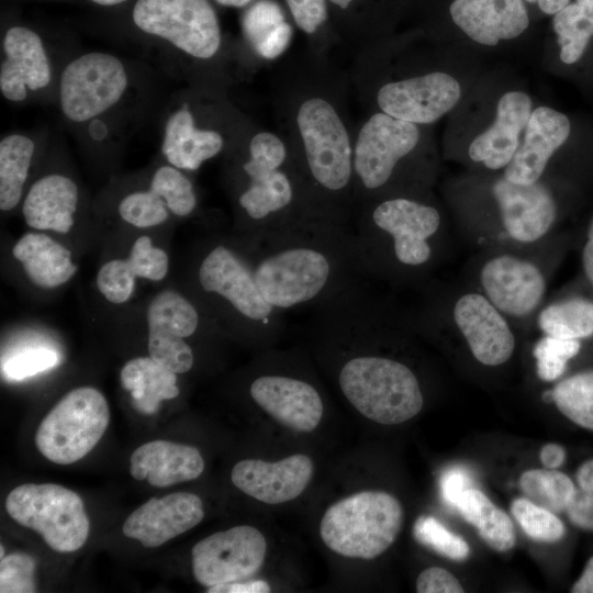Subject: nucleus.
Instances as JSON below:
<instances>
[{"label": "nucleus", "mask_w": 593, "mask_h": 593, "mask_svg": "<svg viewBox=\"0 0 593 593\" xmlns=\"http://www.w3.org/2000/svg\"><path fill=\"white\" fill-rule=\"evenodd\" d=\"M361 281L314 309L313 335L346 349L337 369L345 399L365 417L383 425L404 423L423 409L424 394L415 371L403 360L374 349L367 289ZM342 350V349H340Z\"/></svg>", "instance_id": "f257e3e1"}, {"label": "nucleus", "mask_w": 593, "mask_h": 593, "mask_svg": "<svg viewBox=\"0 0 593 593\" xmlns=\"http://www.w3.org/2000/svg\"><path fill=\"white\" fill-rule=\"evenodd\" d=\"M247 243L258 287L282 313L315 309L367 279L351 228L327 220L303 217Z\"/></svg>", "instance_id": "f03ea898"}, {"label": "nucleus", "mask_w": 593, "mask_h": 593, "mask_svg": "<svg viewBox=\"0 0 593 593\" xmlns=\"http://www.w3.org/2000/svg\"><path fill=\"white\" fill-rule=\"evenodd\" d=\"M350 228L362 276L398 288L432 281L450 244L440 210L410 194L363 202Z\"/></svg>", "instance_id": "7ed1b4c3"}, {"label": "nucleus", "mask_w": 593, "mask_h": 593, "mask_svg": "<svg viewBox=\"0 0 593 593\" xmlns=\"http://www.w3.org/2000/svg\"><path fill=\"white\" fill-rule=\"evenodd\" d=\"M304 163L300 172L310 214L349 225V195L354 192V149L334 107L322 98L304 101L296 115Z\"/></svg>", "instance_id": "20e7f679"}, {"label": "nucleus", "mask_w": 593, "mask_h": 593, "mask_svg": "<svg viewBox=\"0 0 593 593\" xmlns=\"http://www.w3.org/2000/svg\"><path fill=\"white\" fill-rule=\"evenodd\" d=\"M195 283L224 325L260 343H270L280 334L284 325L282 312L262 295L245 238L215 242L204 249L197 265Z\"/></svg>", "instance_id": "39448f33"}, {"label": "nucleus", "mask_w": 593, "mask_h": 593, "mask_svg": "<svg viewBox=\"0 0 593 593\" xmlns=\"http://www.w3.org/2000/svg\"><path fill=\"white\" fill-rule=\"evenodd\" d=\"M423 300L411 311L419 332L450 329L482 366L500 367L517 347L515 326L480 291L465 287L443 288L429 281L421 289Z\"/></svg>", "instance_id": "423d86ee"}, {"label": "nucleus", "mask_w": 593, "mask_h": 593, "mask_svg": "<svg viewBox=\"0 0 593 593\" xmlns=\"http://www.w3.org/2000/svg\"><path fill=\"white\" fill-rule=\"evenodd\" d=\"M568 236L537 250L480 249L467 283L480 291L510 322L530 325L546 302L549 278L561 260Z\"/></svg>", "instance_id": "0eeeda50"}, {"label": "nucleus", "mask_w": 593, "mask_h": 593, "mask_svg": "<svg viewBox=\"0 0 593 593\" xmlns=\"http://www.w3.org/2000/svg\"><path fill=\"white\" fill-rule=\"evenodd\" d=\"M490 191L494 214L462 233L479 249L537 250L563 237L555 233L559 208L544 181L521 184L502 175L491 183Z\"/></svg>", "instance_id": "6e6552de"}, {"label": "nucleus", "mask_w": 593, "mask_h": 593, "mask_svg": "<svg viewBox=\"0 0 593 593\" xmlns=\"http://www.w3.org/2000/svg\"><path fill=\"white\" fill-rule=\"evenodd\" d=\"M402 525L403 507L396 497L383 491H361L326 510L320 535L340 556L371 560L391 547Z\"/></svg>", "instance_id": "1a4fd4ad"}, {"label": "nucleus", "mask_w": 593, "mask_h": 593, "mask_svg": "<svg viewBox=\"0 0 593 593\" xmlns=\"http://www.w3.org/2000/svg\"><path fill=\"white\" fill-rule=\"evenodd\" d=\"M5 510L13 521L37 532L57 552L78 550L89 536L90 522L81 497L59 484H21L8 494Z\"/></svg>", "instance_id": "9d476101"}, {"label": "nucleus", "mask_w": 593, "mask_h": 593, "mask_svg": "<svg viewBox=\"0 0 593 593\" xmlns=\"http://www.w3.org/2000/svg\"><path fill=\"white\" fill-rule=\"evenodd\" d=\"M110 410L104 395L92 387L66 393L38 425V451L57 465H70L87 456L108 428Z\"/></svg>", "instance_id": "9b49d317"}, {"label": "nucleus", "mask_w": 593, "mask_h": 593, "mask_svg": "<svg viewBox=\"0 0 593 593\" xmlns=\"http://www.w3.org/2000/svg\"><path fill=\"white\" fill-rule=\"evenodd\" d=\"M416 124L374 113L361 127L354 147V192L367 202L388 197L398 167L417 146Z\"/></svg>", "instance_id": "f8f14e48"}, {"label": "nucleus", "mask_w": 593, "mask_h": 593, "mask_svg": "<svg viewBox=\"0 0 593 593\" xmlns=\"http://www.w3.org/2000/svg\"><path fill=\"white\" fill-rule=\"evenodd\" d=\"M130 74L118 56L105 52L81 54L63 68L58 101L63 115L75 124L91 122L114 109L125 97Z\"/></svg>", "instance_id": "ddd939ff"}, {"label": "nucleus", "mask_w": 593, "mask_h": 593, "mask_svg": "<svg viewBox=\"0 0 593 593\" xmlns=\"http://www.w3.org/2000/svg\"><path fill=\"white\" fill-rule=\"evenodd\" d=\"M134 24L197 59L214 57L222 43L216 13L209 0H137Z\"/></svg>", "instance_id": "4468645a"}, {"label": "nucleus", "mask_w": 593, "mask_h": 593, "mask_svg": "<svg viewBox=\"0 0 593 593\" xmlns=\"http://www.w3.org/2000/svg\"><path fill=\"white\" fill-rule=\"evenodd\" d=\"M266 552V538L257 528L231 527L193 546V575L205 588L247 580L260 570Z\"/></svg>", "instance_id": "2eb2a0df"}, {"label": "nucleus", "mask_w": 593, "mask_h": 593, "mask_svg": "<svg viewBox=\"0 0 593 593\" xmlns=\"http://www.w3.org/2000/svg\"><path fill=\"white\" fill-rule=\"evenodd\" d=\"M149 356L177 374L191 370L194 355L186 342L198 333L201 314L183 294L164 290L150 301L146 312Z\"/></svg>", "instance_id": "dca6fc26"}, {"label": "nucleus", "mask_w": 593, "mask_h": 593, "mask_svg": "<svg viewBox=\"0 0 593 593\" xmlns=\"http://www.w3.org/2000/svg\"><path fill=\"white\" fill-rule=\"evenodd\" d=\"M461 88L449 74L435 71L383 85L377 94L382 112L413 123L429 124L459 101Z\"/></svg>", "instance_id": "f3484780"}, {"label": "nucleus", "mask_w": 593, "mask_h": 593, "mask_svg": "<svg viewBox=\"0 0 593 593\" xmlns=\"http://www.w3.org/2000/svg\"><path fill=\"white\" fill-rule=\"evenodd\" d=\"M251 400L281 425L301 433L320 424L324 404L317 388L304 378L268 372L249 385Z\"/></svg>", "instance_id": "a211bd4d"}, {"label": "nucleus", "mask_w": 593, "mask_h": 593, "mask_svg": "<svg viewBox=\"0 0 593 593\" xmlns=\"http://www.w3.org/2000/svg\"><path fill=\"white\" fill-rule=\"evenodd\" d=\"M0 91L11 102H23L31 92L46 89L53 79L52 64L42 37L22 25L10 27L2 40Z\"/></svg>", "instance_id": "6ab92c4d"}, {"label": "nucleus", "mask_w": 593, "mask_h": 593, "mask_svg": "<svg viewBox=\"0 0 593 593\" xmlns=\"http://www.w3.org/2000/svg\"><path fill=\"white\" fill-rule=\"evenodd\" d=\"M204 517L201 499L190 492L153 497L133 511L123 534L146 548H156L197 526Z\"/></svg>", "instance_id": "aec40b11"}, {"label": "nucleus", "mask_w": 593, "mask_h": 593, "mask_svg": "<svg viewBox=\"0 0 593 593\" xmlns=\"http://www.w3.org/2000/svg\"><path fill=\"white\" fill-rule=\"evenodd\" d=\"M313 461L298 454L270 462L244 459L234 465L233 484L245 494L267 504H280L298 497L310 483Z\"/></svg>", "instance_id": "412c9836"}, {"label": "nucleus", "mask_w": 593, "mask_h": 593, "mask_svg": "<svg viewBox=\"0 0 593 593\" xmlns=\"http://www.w3.org/2000/svg\"><path fill=\"white\" fill-rule=\"evenodd\" d=\"M571 124L568 116L549 107H538L530 113L524 136L503 176L516 183L541 180L553 154L566 143Z\"/></svg>", "instance_id": "4be33fe9"}, {"label": "nucleus", "mask_w": 593, "mask_h": 593, "mask_svg": "<svg viewBox=\"0 0 593 593\" xmlns=\"http://www.w3.org/2000/svg\"><path fill=\"white\" fill-rule=\"evenodd\" d=\"M533 102L523 91H508L497 102L491 126L469 145L468 156L486 169H505L511 163L532 113Z\"/></svg>", "instance_id": "5701e85b"}, {"label": "nucleus", "mask_w": 593, "mask_h": 593, "mask_svg": "<svg viewBox=\"0 0 593 593\" xmlns=\"http://www.w3.org/2000/svg\"><path fill=\"white\" fill-rule=\"evenodd\" d=\"M449 11L454 23L484 46L516 38L529 24L523 0H454Z\"/></svg>", "instance_id": "b1692460"}, {"label": "nucleus", "mask_w": 593, "mask_h": 593, "mask_svg": "<svg viewBox=\"0 0 593 593\" xmlns=\"http://www.w3.org/2000/svg\"><path fill=\"white\" fill-rule=\"evenodd\" d=\"M203 470L198 448L164 439L145 443L130 458L131 475L156 488L194 480Z\"/></svg>", "instance_id": "393cba45"}, {"label": "nucleus", "mask_w": 593, "mask_h": 593, "mask_svg": "<svg viewBox=\"0 0 593 593\" xmlns=\"http://www.w3.org/2000/svg\"><path fill=\"white\" fill-rule=\"evenodd\" d=\"M79 191L66 175L53 172L38 178L22 202L25 223L36 231L67 234L74 226Z\"/></svg>", "instance_id": "a878e982"}, {"label": "nucleus", "mask_w": 593, "mask_h": 593, "mask_svg": "<svg viewBox=\"0 0 593 593\" xmlns=\"http://www.w3.org/2000/svg\"><path fill=\"white\" fill-rule=\"evenodd\" d=\"M224 147L222 134L213 128H201L187 104L168 115L163 131L161 153L167 163L178 169L194 171L217 156Z\"/></svg>", "instance_id": "bb28decb"}, {"label": "nucleus", "mask_w": 593, "mask_h": 593, "mask_svg": "<svg viewBox=\"0 0 593 593\" xmlns=\"http://www.w3.org/2000/svg\"><path fill=\"white\" fill-rule=\"evenodd\" d=\"M27 278L44 289L57 288L77 272L71 251L45 233L24 234L12 248Z\"/></svg>", "instance_id": "cd10ccee"}, {"label": "nucleus", "mask_w": 593, "mask_h": 593, "mask_svg": "<svg viewBox=\"0 0 593 593\" xmlns=\"http://www.w3.org/2000/svg\"><path fill=\"white\" fill-rule=\"evenodd\" d=\"M533 324L542 335L585 342L593 338V295L577 288L546 301Z\"/></svg>", "instance_id": "c85d7f7f"}, {"label": "nucleus", "mask_w": 593, "mask_h": 593, "mask_svg": "<svg viewBox=\"0 0 593 593\" xmlns=\"http://www.w3.org/2000/svg\"><path fill=\"white\" fill-rule=\"evenodd\" d=\"M120 381L131 393L133 406L142 414H155L161 401L175 399L180 393L177 373L150 356L128 360L121 369Z\"/></svg>", "instance_id": "c756f323"}, {"label": "nucleus", "mask_w": 593, "mask_h": 593, "mask_svg": "<svg viewBox=\"0 0 593 593\" xmlns=\"http://www.w3.org/2000/svg\"><path fill=\"white\" fill-rule=\"evenodd\" d=\"M457 511L493 550L505 552L515 546V528L510 516L482 491L469 488L459 499Z\"/></svg>", "instance_id": "7c9ffc66"}, {"label": "nucleus", "mask_w": 593, "mask_h": 593, "mask_svg": "<svg viewBox=\"0 0 593 593\" xmlns=\"http://www.w3.org/2000/svg\"><path fill=\"white\" fill-rule=\"evenodd\" d=\"M243 33L255 52L266 59L280 56L292 38V27L286 22L280 5L272 0L253 4L243 15Z\"/></svg>", "instance_id": "2f4dec72"}, {"label": "nucleus", "mask_w": 593, "mask_h": 593, "mask_svg": "<svg viewBox=\"0 0 593 593\" xmlns=\"http://www.w3.org/2000/svg\"><path fill=\"white\" fill-rule=\"evenodd\" d=\"M35 154V142L26 134L12 133L0 142V209H15L22 201Z\"/></svg>", "instance_id": "473e14b6"}, {"label": "nucleus", "mask_w": 593, "mask_h": 593, "mask_svg": "<svg viewBox=\"0 0 593 593\" xmlns=\"http://www.w3.org/2000/svg\"><path fill=\"white\" fill-rule=\"evenodd\" d=\"M542 400L574 424L593 430V368L563 376L542 393Z\"/></svg>", "instance_id": "72a5a7b5"}, {"label": "nucleus", "mask_w": 593, "mask_h": 593, "mask_svg": "<svg viewBox=\"0 0 593 593\" xmlns=\"http://www.w3.org/2000/svg\"><path fill=\"white\" fill-rule=\"evenodd\" d=\"M553 30L560 59L575 64L583 56L593 36V0H575L553 15Z\"/></svg>", "instance_id": "f704fd0d"}, {"label": "nucleus", "mask_w": 593, "mask_h": 593, "mask_svg": "<svg viewBox=\"0 0 593 593\" xmlns=\"http://www.w3.org/2000/svg\"><path fill=\"white\" fill-rule=\"evenodd\" d=\"M519 488L533 503L555 514L566 512L577 493L572 480L556 469H529L519 478Z\"/></svg>", "instance_id": "c9c22d12"}, {"label": "nucleus", "mask_w": 593, "mask_h": 593, "mask_svg": "<svg viewBox=\"0 0 593 593\" xmlns=\"http://www.w3.org/2000/svg\"><path fill=\"white\" fill-rule=\"evenodd\" d=\"M582 347L581 340L541 334L533 347L538 379L544 382H556L561 379L569 368V362L581 353Z\"/></svg>", "instance_id": "e433bc0d"}, {"label": "nucleus", "mask_w": 593, "mask_h": 593, "mask_svg": "<svg viewBox=\"0 0 593 593\" xmlns=\"http://www.w3.org/2000/svg\"><path fill=\"white\" fill-rule=\"evenodd\" d=\"M149 189L160 195L170 213L184 217L194 212L198 198L191 180L171 165L158 167L150 179Z\"/></svg>", "instance_id": "4c0bfd02"}, {"label": "nucleus", "mask_w": 593, "mask_h": 593, "mask_svg": "<svg viewBox=\"0 0 593 593\" xmlns=\"http://www.w3.org/2000/svg\"><path fill=\"white\" fill-rule=\"evenodd\" d=\"M511 513L523 532L536 541L552 544L564 536L563 522L553 512L527 497L515 499L511 504Z\"/></svg>", "instance_id": "58836bf2"}, {"label": "nucleus", "mask_w": 593, "mask_h": 593, "mask_svg": "<svg viewBox=\"0 0 593 593\" xmlns=\"http://www.w3.org/2000/svg\"><path fill=\"white\" fill-rule=\"evenodd\" d=\"M413 535L417 542L452 561H465L470 555L467 541L433 516H419L414 523Z\"/></svg>", "instance_id": "ea45409f"}, {"label": "nucleus", "mask_w": 593, "mask_h": 593, "mask_svg": "<svg viewBox=\"0 0 593 593\" xmlns=\"http://www.w3.org/2000/svg\"><path fill=\"white\" fill-rule=\"evenodd\" d=\"M118 211L124 222L138 228L165 223L170 212L164 199L149 188L126 194L120 201Z\"/></svg>", "instance_id": "a19ab883"}, {"label": "nucleus", "mask_w": 593, "mask_h": 593, "mask_svg": "<svg viewBox=\"0 0 593 593\" xmlns=\"http://www.w3.org/2000/svg\"><path fill=\"white\" fill-rule=\"evenodd\" d=\"M135 270L128 258L112 259L98 271L97 287L107 301L123 304L130 300L135 288Z\"/></svg>", "instance_id": "79ce46f5"}, {"label": "nucleus", "mask_w": 593, "mask_h": 593, "mask_svg": "<svg viewBox=\"0 0 593 593\" xmlns=\"http://www.w3.org/2000/svg\"><path fill=\"white\" fill-rule=\"evenodd\" d=\"M128 260L131 261L137 278L149 281L163 280L169 269L167 253L153 245L150 237L139 236L133 244Z\"/></svg>", "instance_id": "37998d69"}, {"label": "nucleus", "mask_w": 593, "mask_h": 593, "mask_svg": "<svg viewBox=\"0 0 593 593\" xmlns=\"http://www.w3.org/2000/svg\"><path fill=\"white\" fill-rule=\"evenodd\" d=\"M35 561L27 553H12L0 561L1 593H33Z\"/></svg>", "instance_id": "c03bdc74"}, {"label": "nucleus", "mask_w": 593, "mask_h": 593, "mask_svg": "<svg viewBox=\"0 0 593 593\" xmlns=\"http://www.w3.org/2000/svg\"><path fill=\"white\" fill-rule=\"evenodd\" d=\"M59 361L58 354L48 348L23 350L2 367L4 374L13 380H22L55 367Z\"/></svg>", "instance_id": "a18cd8bd"}, {"label": "nucleus", "mask_w": 593, "mask_h": 593, "mask_svg": "<svg viewBox=\"0 0 593 593\" xmlns=\"http://www.w3.org/2000/svg\"><path fill=\"white\" fill-rule=\"evenodd\" d=\"M248 157L265 166L281 168L287 161L288 153L284 143L277 135L261 132L250 139Z\"/></svg>", "instance_id": "49530a36"}, {"label": "nucleus", "mask_w": 593, "mask_h": 593, "mask_svg": "<svg viewBox=\"0 0 593 593\" xmlns=\"http://www.w3.org/2000/svg\"><path fill=\"white\" fill-rule=\"evenodd\" d=\"M298 26L306 33H314L327 18L325 0H287Z\"/></svg>", "instance_id": "de8ad7c7"}, {"label": "nucleus", "mask_w": 593, "mask_h": 593, "mask_svg": "<svg viewBox=\"0 0 593 593\" xmlns=\"http://www.w3.org/2000/svg\"><path fill=\"white\" fill-rule=\"evenodd\" d=\"M418 593H462L465 590L458 579L448 570L430 567L423 570L416 580Z\"/></svg>", "instance_id": "09e8293b"}, {"label": "nucleus", "mask_w": 593, "mask_h": 593, "mask_svg": "<svg viewBox=\"0 0 593 593\" xmlns=\"http://www.w3.org/2000/svg\"><path fill=\"white\" fill-rule=\"evenodd\" d=\"M579 264L584 287L581 290L593 295V214L579 239Z\"/></svg>", "instance_id": "8fccbe9b"}, {"label": "nucleus", "mask_w": 593, "mask_h": 593, "mask_svg": "<svg viewBox=\"0 0 593 593\" xmlns=\"http://www.w3.org/2000/svg\"><path fill=\"white\" fill-rule=\"evenodd\" d=\"M566 513L574 526L593 530V492L577 490Z\"/></svg>", "instance_id": "3c124183"}, {"label": "nucleus", "mask_w": 593, "mask_h": 593, "mask_svg": "<svg viewBox=\"0 0 593 593\" xmlns=\"http://www.w3.org/2000/svg\"><path fill=\"white\" fill-rule=\"evenodd\" d=\"M471 486L470 475L462 468H451L447 470L440 480V490L444 500L449 505L456 507L459 499Z\"/></svg>", "instance_id": "603ef678"}, {"label": "nucleus", "mask_w": 593, "mask_h": 593, "mask_svg": "<svg viewBox=\"0 0 593 593\" xmlns=\"http://www.w3.org/2000/svg\"><path fill=\"white\" fill-rule=\"evenodd\" d=\"M270 585L264 580L234 581L208 588L209 593H268Z\"/></svg>", "instance_id": "864d4df0"}, {"label": "nucleus", "mask_w": 593, "mask_h": 593, "mask_svg": "<svg viewBox=\"0 0 593 593\" xmlns=\"http://www.w3.org/2000/svg\"><path fill=\"white\" fill-rule=\"evenodd\" d=\"M539 458L545 468L557 469L566 460V450L561 445L549 443L542 446Z\"/></svg>", "instance_id": "5fc2aeb1"}, {"label": "nucleus", "mask_w": 593, "mask_h": 593, "mask_svg": "<svg viewBox=\"0 0 593 593\" xmlns=\"http://www.w3.org/2000/svg\"><path fill=\"white\" fill-rule=\"evenodd\" d=\"M572 593H593V556L588 560L582 574L571 586Z\"/></svg>", "instance_id": "6e6d98bb"}, {"label": "nucleus", "mask_w": 593, "mask_h": 593, "mask_svg": "<svg viewBox=\"0 0 593 593\" xmlns=\"http://www.w3.org/2000/svg\"><path fill=\"white\" fill-rule=\"evenodd\" d=\"M579 489L586 492H593V459L583 462L575 474Z\"/></svg>", "instance_id": "4d7b16f0"}, {"label": "nucleus", "mask_w": 593, "mask_h": 593, "mask_svg": "<svg viewBox=\"0 0 593 593\" xmlns=\"http://www.w3.org/2000/svg\"><path fill=\"white\" fill-rule=\"evenodd\" d=\"M529 3L537 2L539 9L546 14H556L570 3V0H526Z\"/></svg>", "instance_id": "13d9d810"}, {"label": "nucleus", "mask_w": 593, "mask_h": 593, "mask_svg": "<svg viewBox=\"0 0 593 593\" xmlns=\"http://www.w3.org/2000/svg\"><path fill=\"white\" fill-rule=\"evenodd\" d=\"M215 1L221 5L242 8L254 0H215Z\"/></svg>", "instance_id": "bf43d9fd"}, {"label": "nucleus", "mask_w": 593, "mask_h": 593, "mask_svg": "<svg viewBox=\"0 0 593 593\" xmlns=\"http://www.w3.org/2000/svg\"><path fill=\"white\" fill-rule=\"evenodd\" d=\"M97 4H100V5H107V7H110V5H115V4H120V3H123L127 0H90Z\"/></svg>", "instance_id": "052dcab7"}, {"label": "nucleus", "mask_w": 593, "mask_h": 593, "mask_svg": "<svg viewBox=\"0 0 593 593\" xmlns=\"http://www.w3.org/2000/svg\"><path fill=\"white\" fill-rule=\"evenodd\" d=\"M342 9H346L353 0H331Z\"/></svg>", "instance_id": "680f3d73"}, {"label": "nucleus", "mask_w": 593, "mask_h": 593, "mask_svg": "<svg viewBox=\"0 0 593 593\" xmlns=\"http://www.w3.org/2000/svg\"><path fill=\"white\" fill-rule=\"evenodd\" d=\"M0 548H1L0 557H1V559H2V558L4 557V548H3V545H1Z\"/></svg>", "instance_id": "e2e57ef3"}]
</instances>
